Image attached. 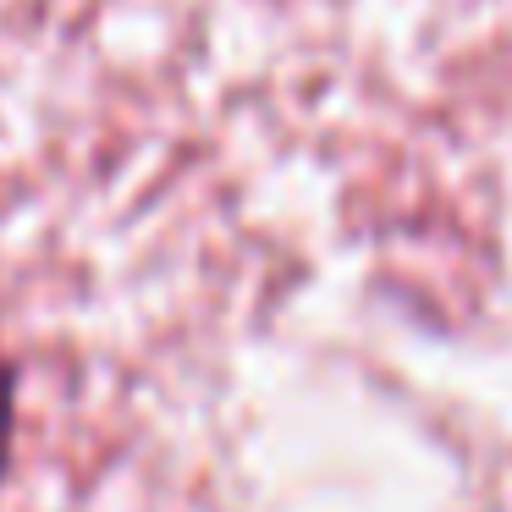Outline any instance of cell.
<instances>
[{
	"label": "cell",
	"mask_w": 512,
	"mask_h": 512,
	"mask_svg": "<svg viewBox=\"0 0 512 512\" xmlns=\"http://www.w3.org/2000/svg\"><path fill=\"white\" fill-rule=\"evenodd\" d=\"M12 397H17V369H0V468H6V446H12Z\"/></svg>",
	"instance_id": "1"
}]
</instances>
